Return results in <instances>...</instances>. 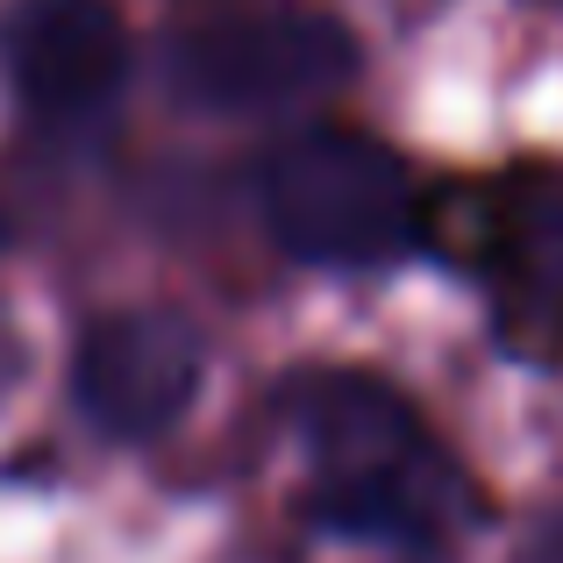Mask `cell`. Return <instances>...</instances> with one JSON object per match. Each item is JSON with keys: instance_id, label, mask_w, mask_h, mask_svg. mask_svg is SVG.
<instances>
[{"instance_id": "obj_1", "label": "cell", "mask_w": 563, "mask_h": 563, "mask_svg": "<svg viewBox=\"0 0 563 563\" xmlns=\"http://www.w3.org/2000/svg\"><path fill=\"white\" fill-rule=\"evenodd\" d=\"M307 450V521L378 550H435L464 507V478L442 435L378 372H307L286 393Z\"/></svg>"}, {"instance_id": "obj_2", "label": "cell", "mask_w": 563, "mask_h": 563, "mask_svg": "<svg viewBox=\"0 0 563 563\" xmlns=\"http://www.w3.org/2000/svg\"><path fill=\"white\" fill-rule=\"evenodd\" d=\"M257 200L272 243L329 272H372L421 243V192L407 157L357 129L286 136L257 172Z\"/></svg>"}, {"instance_id": "obj_3", "label": "cell", "mask_w": 563, "mask_h": 563, "mask_svg": "<svg viewBox=\"0 0 563 563\" xmlns=\"http://www.w3.org/2000/svg\"><path fill=\"white\" fill-rule=\"evenodd\" d=\"M421 243H442L499 307V335L563 357V172L521 165L485 186H450L421 207Z\"/></svg>"}, {"instance_id": "obj_4", "label": "cell", "mask_w": 563, "mask_h": 563, "mask_svg": "<svg viewBox=\"0 0 563 563\" xmlns=\"http://www.w3.org/2000/svg\"><path fill=\"white\" fill-rule=\"evenodd\" d=\"M343 79H357V36L321 8L221 14V22L186 29L172 51V86L214 114L286 108L307 93H335Z\"/></svg>"}, {"instance_id": "obj_5", "label": "cell", "mask_w": 563, "mask_h": 563, "mask_svg": "<svg viewBox=\"0 0 563 563\" xmlns=\"http://www.w3.org/2000/svg\"><path fill=\"white\" fill-rule=\"evenodd\" d=\"M200 372H207V343L186 314L122 307V314H100L79 335L71 393H79L93 428H108L114 442H143V435H165L192 407Z\"/></svg>"}, {"instance_id": "obj_6", "label": "cell", "mask_w": 563, "mask_h": 563, "mask_svg": "<svg viewBox=\"0 0 563 563\" xmlns=\"http://www.w3.org/2000/svg\"><path fill=\"white\" fill-rule=\"evenodd\" d=\"M0 65L43 122H86L129 71V22L114 0H14L0 14Z\"/></svg>"}, {"instance_id": "obj_7", "label": "cell", "mask_w": 563, "mask_h": 563, "mask_svg": "<svg viewBox=\"0 0 563 563\" xmlns=\"http://www.w3.org/2000/svg\"><path fill=\"white\" fill-rule=\"evenodd\" d=\"M528 563H563V514H556L550 528H542L536 542H528Z\"/></svg>"}]
</instances>
